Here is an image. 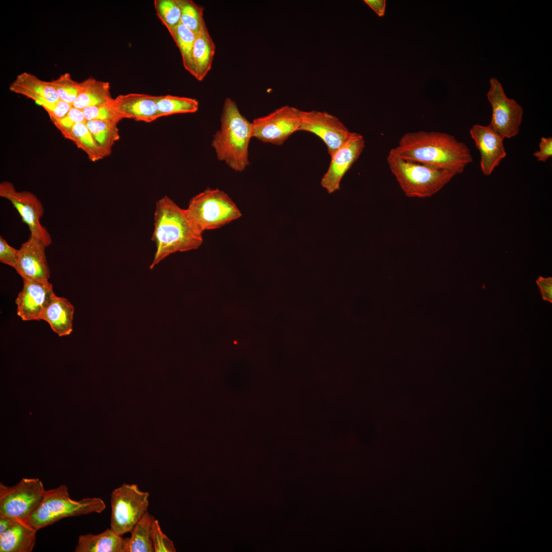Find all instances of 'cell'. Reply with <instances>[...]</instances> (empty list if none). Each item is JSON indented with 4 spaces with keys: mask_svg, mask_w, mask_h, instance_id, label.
I'll list each match as a JSON object with an SVG mask.
<instances>
[{
    "mask_svg": "<svg viewBox=\"0 0 552 552\" xmlns=\"http://www.w3.org/2000/svg\"><path fill=\"white\" fill-rule=\"evenodd\" d=\"M392 150L403 159L445 170L455 175L463 173L473 161L470 150L464 143L441 132L406 133Z\"/></svg>",
    "mask_w": 552,
    "mask_h": 552,
    "instance_id": "cell-1",
    "label": "cell"
},
{
    "mask_svg": "<svg viewBox=\"0 0 552 552\" xmlns=\"http://www.w3.org/2000/svg\"><path fill=\"white\" fill-rule=\"evenodd\" d=\"M154 220L151 240L156 251L150 269L169 255L197 249L202 243V233L187 209L180 208L167 196L156 202Z\"/></svg>",
    "mask_w": 552,
    "mask_h": 552,
    "instance_id": "cell-2",
    "label": "cell"
},
{
    "mask_svg": "<svg viewBox=\"0 0 552 552\" xmlns=\"http://www.w3.org/2000/svg\"><path fill=\"white\" fill-rule=\"evenodd\" d=\"M220 121V128L214 135L211 144L217 159L236 172L243 171L249 165L251 122L241 113L235 102L229 98L224 100Z\"/></svg>",
    "mask_w": 552,
    "mask_h": 552,
    "instance_id": "cell-3",
    "label": "cell"
},
{
    "mask_svg": "<svg viewBox=\"0 0 552 552\" xmlns=\"http://www.w3.org/2000/svg\"><path fill=\"white\" fill-rule=\"evenodd\" d=\"M387 163L405 195L409 198L430 197L455 175L451 172L396 155L389 151Z\"/></svg>",
    "mask_w": 552,
    "mask_h": 552,
    "instance_id": "cell-4",
    "label": "cell"
},
{
    "mask_svg": "<svg viewBox=\"0 0 552 552\" xmlns=\"http://www.w3.org/2000/svg\"><path fill=\"white\" fill-rule=\"evenodd\" d=\"M105 508L104 501L99 497L72 499L66 486L61 485L46 490L41 502L24 521L38 531L64 518L101 513Z\"/></svg>",
    "mask_w": 552,
    "mask_h": 552,
    "instance_id": "cell-5",
    "label": "cell"
},
{
    "mask_svg": "<svg viewBox=\"0 0 552 552\" xmlns=\"http://www.w3.org/2000/svg\"><path fill=\"white\" fill-rule=\"evenodd\" d=\"M187 209L202 233L221 227L242 215L229 196L217 189L208 188L195 195L190 199Z\"/></svg>",
    "mask_w": 552,
    "mask_h": 552,
    "instance_id": "cell-6",
    "label": "cell"
},
{
    "mask_svg": "<svg viewBox=\"0 0 552 552\" xmlns=\"http://www.w3.org/2000/svg\"><path fill=\"white\" fill-rule=\"evenodd\" d=\"M149 493L136 484H123L111 494L110 529L122 536L130 532L147 511Z\"/></svg>",
    "mask_w": 552,
    "mask_h": 552,
    "instance_id": "cell-7",
    "label": "cell"
},
{
    "mask_svg": "<svg viewBox=\"0 0 552 552\" xmlns=\"http://www.w3.org/2000/svg\"><path fill=\"white\" fill-rule=\"evenodd\" d=\"M45 492L37 478H24L11 487L0 483V516L25 520L41 502Z\"/></svg>",
    "mask_w": 552,
    "mask_h": 552,
    "instance_id": "cell-8",
    "label": "cell"
},
{
    "mask_svg": "<svg viewBox=\"0 0 552 552\" xmlns=\"http://www.w3.org/2000/svg\"><path fill=\"white\" fill-rule=\"evenodd\" d=\"M302 111L293 106H282L251 122L252 136L264 142L282 145L300 130Z\"/></svg>",
    "mask_w": 552,
    "mask_h": 552,
    "instance_id": "cell-9",
    "label": "cell"
},
{
    "mask_svg": "<svg viewBox=\"0 0 552 552\" xmlns=\"http://www.w3.org/2000/svg\"><path fill=\"white\" fill-rule=\"evenodd\" d=\"M487 98L492 107L489 126L502 138L511 139L519 132L522 121V107L505 95L501 84L496 78L490 80Z\"/></svg>",
    "mask_w": 552,
    "mask_h": 552,
    "instance_id": "cell-10",
    "label": "cell"
},
{
    "mask_svg": "<svg viewBox=\"0 0 552 552\" xmlns=\"http://www.w3.org/2000/svg\"><path fill=\"white\" fill-rule=\"evenodd\" d=\"M0 196L10 201L16 209L22 221L28 226L30 236L47 247L51 245V236L40 222L44 214V208L35 194L27 191H17L12 182L5 181L0 183Z\"/></svg>",
    "mask_w": 552,
    "mask_h": 552,
    "instance_id": "cell-11",
    "label": "cell"
},
{
    "mask_svg": "<svg viewBox=\"0 0 552 552\" xmlns=\"http://www.w3.org/2000/svg\"><path fill=\"white\" fill-rule=\"evenodd\" d=\"M300 130L312 133L320 138L330 156L354 134L336 117L316 110L302 111Z\"/></svg>",
    "mask_w": 552,
    "mask_h": 552,
    "instance_id": "cell-12",
    "label": "cell"
},
{
    "mask_svg": "<svg viewBox=\"0 0 552 552\" xmlns=\"http://www.w3.org/2000/svg\"><path fill=\"white\" fill-rule=\"evenodd\" d=\"M364 147L363 136L354 132L349 140L331 156L329 167L320 182L329 194L340 189L341 180L358 159Z\"/></svg>",
    "mask_w": 552,
    "mask_h": 552,
    "instance_id": "cell-13",
    "label": "cell"
},
{
    "mask_svg": "<svg viewBox=\"0 0 552 552\" xmlns=\"http://www.w3.org/2000/svg\"><path fill=\"white\" fill-rule=\"evenodd\" d=\"M54 294L49 281L23 279V287L15 303L17 313L25 321L41 320V315Z\"/></svg>",
    "mask_w": 552,
    "mask_h": 552,
    "instance_id": "cell-14",
    "label": "cell"
},
{
    "mask_svg": "<svg viewBox=\"0 0 552 552\" xmlns=\"http://www.w3.org/2000/svg\"><path fill=\"white\" fill-rule=\"evenodd\" d=\"M47 246L30 236L18 249L14 269L22 280L48 281L50 271L45 255Z\"/></svg>",
    "mask_w": 552,
    "mask_h": 552,
    "instance_id": "cell-15",
    "label": "cell"
},
{
    "mask_svg": "<svg viewBox=\"0 0 552 552\" xmlns=\"http://www.w3.org/2000/svg\"><path fill=\"white\" fill-rule=\"evenodd\" d=\"M470 134L480 153L481 170L485 175L489 176L507 155L504 139L489 125L475 124L471 128Z\"/></svg>",
    "mask_w": 552,
    "mask_h": 552,
    "instance_id": "cell-16",
    "label": "cell"
},
{
    "mask_svg": "<svg viewBox=\"0 0 552 552\" xmlns=\"http://www.w3.org/2000/svg\"><path fill=\"white\" fill-rule=\"evenodd\" d=\"M158 97L139 93L120 95L113 98L112 105L123 119L150 123L159 118L157 109Z\"/></svg>",
    "mask_w": 552,
    "mask_h": 552,
    "instance_id": "cell-17",
    "label": "cell"
},
{
    "mask_svg": "<svg viewBox=\"0 0 552 552\" xmlns=\"http://www.w3.org/2000/svg\"><path fill=\"white\" fill-rule=\"evenodd\" d=\"M74 312V307L67 299L54 294L44 310L41 320L48 322L59 336H66L73 331Z\"/></svg>",
    "mask_w": 552,
    "mask_h": 552,
    "instance_id": "cell-18",
    "label": "cell"
},
{
    "mask_svg": "<svg viewBox=\"0 0 552 552\" xmlns=\"http://www.w3.org/2000/svg\"><path fill=\"white\" fill-rule=\"evenodd\" d=\"M37 531L25 521L17 520L0 534V552H31Z\"/></svg>",
    "mask_w": 552,
    "mask_h": 552,
    "instance_id": "cell-19",
    "label": "cell"
},
{
    "mask_svg": "<svg viewBox=\"0 0 552 552\" xmlns=\"http://www.w3.org/2000/svg\"><path fill=\"white\" fill-rule=\"evenodd\" d=\"M126 538L107 528L95 535L88 533L80 535L75 552H126Z\"/></svg>",
    "mask_w": 552,
    "mask_h": 552,
    "instance_id": "cell-20",
    "label": "cell"
},
{
    "mask_svg": "<svg viewBox=\"0 0 552 552\" xmlns=\"http://www.w3.org/2000/svg\"><path fill=\"white\" fill-rule=\"evenodd\" d=\"M215 53V45L205 21L196 34L193 50L194 77L202 81L210 71Z\"/></svg>",
    "mask_w": 552,
    "mask_h": 552,
    "instance_id": "cell-21",
    "label": "cell"
},
{
    "mask_svg": "<svg viewBox=\"0 0 552 552\" xmlns=\"http://www.w3.org/2000/svg\"><path fill=\"white\" fill-rule=\"evenodd\" d=\"M10 91L29 98L37 96L52 102L60 100L50 81L42 80L36 76L27 72L17 76L10 84Z\"/></svg>",
    "mask_w": 552,
    "mask_h": 552,
    "instance_id": "cell-22",
    "label": "cell"
},
{
    "mask_svg": "<svg viewBox=\"0 0 552 552\" xmlns=\"http://www.w3.org/2000/svg\"><path fill=\"white\" fill-rule=\"evenodd\" d=\"M81 82V89L72 105L73 107L83 110L89 106L110 103L113 100L108 82L91 77Z\"/></svg>",
    "mask_w": 552,
    "mask_h": 552,
    "instance_id": "cell-23",
    "label": "cell"
},
{
    "mask_svg": "<svg viewBox=\"0 0 552 552\" xmlns=\"http://www.w3.org/2000/svg\"><path fill=\"white\" fill-rule=\"evenodd\" d=\"M155 517L147 511L130 532L131 537H126V552H153L151 526Z\"/></svg>",
    "mask_w": 552,
    "mask_h": 552,
    "instance_id": "cell-24",
    "label": "cell"
},
{
    "mask_svg": "<svg viewBox=\"0 0 552 552\" xmlns=\"http://www.w3.org/2000/svg\"><path fill=\"white\" fill-rule=\"evenodd\" d=\"M69 140L84 151L91 162H96L109 156L96 142L86 122L77 124L74 127Z\"/></svg>",
    "mask_w": 552,
    "mask_h": 552,
    "instance_id": "cell-25",
    "label": "cell"
},
{
    "mask_svg": "<svg viewBox=\"0 0 552 552\" xmlns=\"http://www.w3.org/2000/svg\"><path fill=\"white\" fill-rule=\"evenodd\" d=\"M118 123L99 120L86 122V125L100 147L109 155L115 143L120 139Z\"/></svg>",
    "mask_w": 552,
    "mask_h": 552,
    "instance_id": "cell-26",
    "label": "cell"
},
{
    "mask_svg": "<svg viewBox=\"0 0 552 552\" xmlns=\"http://www.w3.org/2000/svg\"><path fill=\"white\" fill-rule=\"evenodd\" d=\"M199 102L195 99L167 95L158 96L157 109L159 118L179 113L196 112Z\"/></svg>",
    "mask_w": 552,
    "mask_h": 552,
    "instance_id": "cell-27",
    "label": "cell"
},
{
    "mask_svg": "<svg viewBox=\"0 0 552 552\" xmlns=\"http://www.w3.org/2000/svg\"><path fill=\"white\" fill-rule=\"evenodd\" d=\"M169 32L181 53L183 67L194 76L193 50L196 34L181 22Z\"/></svg>",
    "mask_w": 552,
    "mask_h": 552,
    "instance_id": "cell-28",
    "label": "cell"
},
{
    "mask_svg": "<svg viewBox=\"0 0 552 552\" xmlns=\"http://www.w3.org/2000/svg\"><path fill=\"white\" fill-rule=\"evenodd\" d=\"M157 16L170 31L180 23L181 8L179 0H154Z\"/></svg>",
    "mask_w": 552,
    "mask_h": 552,
    "instance_id": "cell-29",
    "label": "cell"
},
{
    "mask_svg": "<svg viewBox=\"0 0 552 552\" xmlns=\"http://www.w3.org/2000/svg\"><path fill=\"white\" fill-rule=\"evenodd\" d=\"M50 82L56 90L59 99L71 105L77 98L81 89V82L74 80L71 74L67 73Z\"/></svg>",
    "mask_w": 552,
    "mask_h": 552,
    "instance_id": "cell-30",
    "label": "cell"
},
{
    "mask_svg": "<svg viewBox=\"0 0 552 552\" xmlns=\"http://www.w3.org/2000/svg\"><path fill=\"white\" fill-rule=\"evenodd\" d=\"M180 22L194 34L198 33L204 22L203 8L191 0H179Z\"/></svg>",
    "mask_w": 552,
    "mask_h": 552,
    "instance_id": "cell-31",
    "label": "cell"
},
{
    "mask_svg": "<svg viewBox=\"0 0 552 552\" xmlns=\"http://www.w3.org/2000/svg\"><path fill=\"white\" fill-rule=\"evenodd\" d=\"M82 110L86 121L99 120L119 123L123 119L114 109L112 102L89 106Z\"/></svg>",
    "mask_w": 552,
    "mask_h": 552,
    "instance_id": "cell-32",
    "label": "cell"
},
{
    "mask_svg": "<svg viewBox=\"0 0 552 552\" xmlns=\"http://www.w3.org/2000/svg\"><path fill=\"white\" fill-rule=\"evenodd\" d=\"M86 122L83 110L72 106L64 117L54 120L52 122L63 137L69 140L74 127L77 124Z\"/></svg>",
    "mask_w": 552,
    "mask_h": 552,
    "instance_id": "cell-33",
    "label": "cell"
},
{
    "mask_svg": "<svg viewBox=\"0 0 552 552\" xmlns=\"http://www.w3.org/2000/svg\"><path fill=\"white\" fill-rule=\"evenodd\" d=\"M28 98L34 101L46 110L51 122L64 117L72 107L71 104L60 100L52 102L37 96H30Z\"/></svg>",
    "mask_w": 552,
    "mask_h": 552,
    "instance_id": "cell-34",
    "label": "cell"
},
{
    "mask_svg": "<svg viewBox=\"0 0 552 552\" xmlns=\"http://www.w3.org/2000/svg\"><path fill=\"white\" fill-rule=\"evenodd\" d=\"M151 535L154 552L176 551L173 541L163 532L157 520L152 524Z\"/></svg>",
    "mask_w": 552,
    "mask_h": 552,
    "instance_id": "cell-35",
    "label": "cell"
},
{
    "mask_svg": "<svg viewBox=\"0 0 552 552\" xmlns=\"http://www.w3.org/2000/svg\"><path fill=\"white\" fill-rule=\"evenodd\" d=\"M18 254L17 249L10 245L0 236V262L14 268Z\"/></svg>",
    "mask_w": 552,
    "mask_h": 552,
    "instance_id": "cell-36",
    "label": "cell"
},
{
    "mask_svg": "<svg viewBox=\"0 0 552 552\" xmlns=\"http://www.w3.org/2000/svg\"><path fill=\"white\" fill-rule=\"evenodd\" d=\"M539 149L533 153L538 162H545L552 156V138L542 137L539 144Z\"/></svg>",
    "mask_w": 552,
    "mask_h": 552,
    "instance_id": "cell-37",
    "label": "cell"
},
{
    "mask_svg": "<svg viewBox=\"0 0 552 552\" xmlns=\"http://www.w3.org/2000/svg\"><path fill=\"white\" fill-rule=\"evenodd\" d=\"M536 283L539 289L542 298L550 303H552V278L551 277L544 278L541 276L538 277L536 280Z\"/></svg>",
    "mask_w": 552,
    "mask_h": 552,
    "instance_id": "cell-38",
    "label": "cell"
},
{
    "mask_svg": "<svg viewBox=\"0 0 552 552\" xmlns=\"http://www.w3.org/2000/svg\"><path fill=\"white\" fill-rule=\"evenodd\" d=\"M367 4L379 16L385 13L386 1L385 0H364Z\"/></svg>",
    "mask_w": 552,
    "mask_h": 552,
    "instance_id": "cell-39",
    "label": "cell"
},
{
    "mask_svg": "<svg viewBox=\"0 0 552 552\" xmlns=\"http://www.w3.org/2000/svg\"><path fill=\"white\" fill-rule=\"evenodd\" d=\"M17 520L8 516H0V534L12 526Z\"/></svg>",
    "mask_w": 552,
    "mask_h": 552,
    "instance_id": "cell-40",
    "label": "cell"
}]
</instances>
